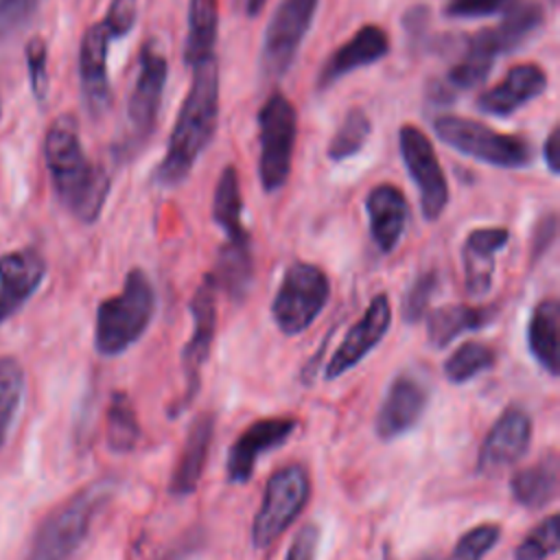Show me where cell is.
<instances>
[{"mask_svg":"<svg viewBox=\"0 0 560 560\" xmlns=\"http://www.w3.org/2000/svg\"><path fill=\"white\" fill-rule=\"evenodd\" d=\"M398 147L402 162L413 179L420 197V210L427 221L442 217L448 203V184L444 171L438 162L431 140L413 125H402L398 129Z\"/></svg>","mask_w":560,"mask_h":560,"instance_id":"obj_9","label":"cell"},{"mask_svg":"<svg viewBox=\"0 0 560 560\" xmlns=\"http://www.w3.org/2000/svg\"><path fill=\"white\" fill-rule=\"evenodd\" d=\"M368 136H370V118L365 116V112L361 107L350 109L343 116L335 136L330 138L328 158L337 160V162L352 158L354 153H359L363 149Z\"/></svg>","mask_w":560,"mask_h":560,"instance_id":"obj_34","label":"cell"},{"mask_svg":"<svg viewBox=\"0 0 560 560\" xmlns=\"http://www.w3.org/2000/svg\"><path fill=\"white\" fill-rule=\"evenodd\" d=\"M219 118V72L214 59L192 68L188 94L179 107L164 160L155 168L160 186L182 184L195 166L201 151L217 131Z\"/></svg>","mask_w":560,"mask_h":560,"instance_id":"obj_2","label":"cell"},{"mask_svg":"<svg viewBox=\"0 0 560 560\" xmlns=\"http://www.w3.org/2000/svg\"><path fill=\"white\" fill-rule=\"evenodd\" d=\"M317 2L319 0H282L273 11L260 50L262 70L267 74L282 77L291 68L298 48L313 24Z\"/></svg>","mask_w":560,"mask_h":560,"instance_id":"obj_10","label":"cell"},{"mask_svg":"<svg viewBox=\"0 0 560 560\" xmlns=\"http://www.w3.org/2000/svg\"><path fill=\"white\" fill-rule=\"evenodd\" d=\"M138 18V0H112L107 13H105V28L114 37H125Z\"/></svg>","mask_w":560,"mask_h":560,"instance_id":"obj_40","label":"cell"},{"mask_svg":"<svg viewBox=\"0 0 560 560\" xmlns=\"http://www.w3.org/2000/svg\"><path fill=\"white\" fill-rule=\"evenodd\" d=\"M547 88V74L536 63H518L492 88L479 94L477 105L492 116H510L525 103L540 96Z\"/></svg>","mask_w":560,"mask_h":560,"instance_id":"obj_20","label":"cell"},{"mask_svg":"<svg viewBox=\"0 0 560 560\" xmlns=\"http://www.w3.org/2000/svg\"><path fill=\"white\" fill-rule=\"evenodd\" d=\"M44 160L57 199L81 223H94L109 195V175L88 160L77 120L57 116L44 138Z\"/></svg>","mask_w":560,"mask_h":560,"instance_id":"obj_1","label":"cell"},{"mask_svg":"<svg viewBox=\"0 0 560 560\" xmlns=\"http://www.w3.org/2000/svg\"><path fill=\"white\" fill-rule=\"evenodd\" d=\"M298 118L291 101L282 92H273L258 112V177L267 192H276L287 184L295 149Z\"/></svg>","mask_w":560,"mask_h":560,"instance_id":"obj_8","label":"cell"},{"mask_svg":"<svg viewBox=\"0 0 560 560\" xmlns=\"http://www.w3.org/2000/svg\"><path fill=\"white\" fill-rule=\"evenodd\" d=\"M545 20V9L538 2H518L508 9L505 18L486 31H479L468 39L466 52L494 63V59L503 52H512L518 48Z\"/></svg>","mask_w":560,"mask_h":560,"instance_id":"obj_17","label":"cell"},{"mask_svg":"<svg viewBox=\"0 0 560 560\" xmlns=\"http://www.w3.org/2000/svg\"><path fill=\"white\" fill-rule=\"evenodd\" d=\"M438 138L455 151L499 168H525L532 164V147L518 136L501 133L477 120L444 114L433 122Z\"/></svg>","mask_w":560,"mask_h":560,"instance_id":"obj_6","label":"cell"},{"mask_svg":"<svg viewBox=\"0 0 560 560\" xmlns=\"http://www.w3.org/2000/svg\"><path fill=\"white\" fill-rule=\"evenodd\" d=\"M392 324V304L385 293H376L363 315L348 328L346 337L326 363V378H339L361 363L387 335Z\"/></svg>","mask_w":560,"mask_h":560,"instance_id":"obj_11","label":"cell"},{"mask_svg":"<svg viewBox=\"0 0 560 560\" xmlns=\"http://www.w3.org/2000/svg\"><path fill=\"white\" fill-rule=\"evenodd\" d=\"M0 114H2V103H0Z\"/></svg>","mask_w":560,"mask_h":560,"instance_id":"obj_47","label":"cell"},{"mask_svg":"<svg viewBox=\"0 0 560 560\" xmlns=\"http://www.w3.org/2000/svg\"><path fill=\"white\" fill-rule=\"evenodd\" d=\"M114 492L116 479L112 477L96 479L77 490L39 523L24 560H72Z\"/></svg>","mask_w":560,"mask_h":560,"instance_id":"obj_3","label":"cell"},{"mask_svg":"<svg viewBox=\"0 0 560 560\" xmlns=\"http://www.w3.org/2000/svg\"><path fill=\"white\" fill-rule=\"evenodd\" d=\"M155 315V291L142 269H131L122 289L96 308L94 348L101 357H118L149 328Z\"/></svg>","mask_w":560,"mask_h":560,"instance_id":"obj_4","label":"cell"},{"mask_svg":"<svg viewBox=\"0 0 560 560\" xmlns=\"http://www.w3.org/2000/svg\"><path fill=\"white\" fill-rule=\"evenodd\" d=\"M558 337H560V306L556 298L540 300L527 324V348L536 363L549 374L558 376Z\"/></svg>","mask_w":560,"mask_h":560,"instance_id":"obj_26","label":"cell"},{"mask_svg":"<svg viewBox=\"0 0 560 560\" xmlns=\"http://www.w3.org/2000/svg\"><path fill=\"white\" fill-rule=\"evenodd\" d=\"M311 497V479L302 464L278 468L262 492L252 521V545L262 551L271 547L302 514Z\"/></svg>","mask_w":560,"mask_h":560,"instance_id":"obj_5","label":"cell"},{"mask_svg":"<svg viewBox=\"0 0 560 560\" xmlns=\"http://www.w3.org/2000/svg\"><path fill=\"white\" fill-rule=\"evenodd\" d=\"M435 289H438V273L435 271H424L411 282V287L407 289V293L402 298V306H400L402 319L407 324H416L420 317H424L427 306H429Z\"/></svg>","mask_w":560,"mask_h":560,"instance_id":"obj_37","label":"cell"},{"mask_svg":"<svg viewBox=\"0 0 560 560\" xmlns=\"http://www.w3.org/2000/svg\"><path fill=\"white\" fill-rule=\"evenodd\" d=\"M558 553V514H549L516 545L514 560H547Z\"/></svg>","mask_w":560,"mask_h":560,"instance_id":"obj_35","label":"cell"},{"mask_svg":"<svg viewBox=\"0 0 560 560\" xmlns=\"http://www.w3.org/2000/svg\"><path fill=\"white\" fill-rule=\"evenodd\" d=\"M26 66H28V79H31V90L37 101L46 98L48 90V50L46 42L42 37H31L26 44Z\"/></svg>","mask_w":560,"mask_h":560,"instance_id":"obj_38","label":"cell"},{"mask_svg":"<svg viewBox=\"0 0 560 560\" xmlns=\"http://www.w3.org/2000/svg\"><path fill=\"white\" fill-rule=\"evenodd\" d=\"M389 50V37L387 33L376 26V24H368L363 28H359L354 33V37L350 42H346L341 48H337L330 59L326 61V66L322 68L319 74V90L328 88L330 83H335L337 79L354 72L357 68L376 63L378 59H383Z\"/></svg>","mask_w":560,"mask_h":560,"instance_id":"obj_24","label":"cell"},{"mask_svg":"<svg viewBox=\"0 0 560 560\" xmlns=\"http://www.w3.org/2000/svg\"><path fill=\"white\" fill-rule=\"evenodd\" d=\"M365 212L370 219V234L383 254H389L400 243L409 208L407 199L394 184H378L365 197Z\"/></svg>","mask_w":560,"mask_h":560,"instance_id":"obj_22","label":"cell"},{"mask_svg":"<svg viewBox=\"0 0 560 560\" xmlns=\"http://www.w3.org/2000/svg\"><path fill=\"white\" fill-rule=\"evenodd\" d=\"M262 4H265V0H245V11H247V15H249V18H256V15L260 13Z\"/></svg>","mask_w":560,"mask_h":560,"instance_id":"obj_45","label":"cell"},{"mask_svg":"<svg viewBox=\"0 0 560 560\" xmlns=\"http://www.w3.org/2000/svg\"><path fill=\"white\" fill-rule=\"evenodd\" d=\"M494 365V350L481 341H464L455 352L444 361V376L455 383H468L481 372Z\"/></svg>","mask_w":560,"mask_h":560,"instance_id":"obj_33","label":"cell"},{"mask_svg":"<svg viewBox=\"0 0 560 560\" xmlns=\"http://www.w3.org/2000/svg\"><path fill=\"white\" fill-rule=\"evenodd\" d=\"M298 420L291 416L260 418L252 422L230 446L225 457V477L230 483H247L256 470L258 457L267 451L282 446L293 431Z\"/></svg>","mask_w":560,"mask_h":560,"instance_id":"obj_13","label":"cell"},{"mask_svg":"<svg viewBox=\"0 0 560 560\" xmlns=\"http://www.w3.org/2000/svg\"><path fill=\"white\" fill-rule=\"evenodd\" d=\"M109 31L103 22L92 24L79 50V77L85 107L92 116H101L109 107V79H107V48H109Z\"/></svg>","mask_w":560,"mask_h":560,"instance_id":"obj_19","label":"cell"},{"mask_svg":"<svg viewBox=\"0 0 560 560\" xmlns=\"http://www.w3.org/2000/svg\"><path fill=\"white\" fill-rule=\"evenodd\" d=\"M512 0H448L444 7V13L448 18H483L492 15L501 9H505Z\"/></svg>","mask_w":560,"mask_h":560,"instance_id":"obj_41","label":"cell"},{"mask_svg":"<svg viewBox=\"0 0 560 560\" xmlns=\"http://www.w3.org/2000/svg\"><path fill=\"white\" fill-rule=\"evenodd\" d=\"M501 525L481 523L459 536L446 560H483L499 542Z\"/></svg>","mask_w":560,"mask_h":560,"instance_id":"obj_36","label":"cell"},{"mask_svg":"<svg viewBox=\"0 0 560 560\" xmlns=\"http://www.w3.org/2000/svg\"><path fill=\"white\" fill-rule=\"evenodd\" d=\"M46 278V260L33 247L0 256V324L13 317Z\"/></svg>","mask_w":560,"mask_h":560,"instance_id":"obj_18","label":"cell"},{"mask_svg":"<svg viewBox=\"0 0 560 560\" xmlns=\"http://www.w3.org/2000/svg\"><path fill=\"white\" fill-rule=\"evenodd\" d=\"M497 317L494 306L446 304L433 311L427 319V337L433 348H446L453 339L468 330L486 328Z\"/></svg>","mask_w":560,"mask_h":560,"instance_id":"obj_25","label":"cell"},{"mask_svg":"<svg viewBox=\"0 0 560 560\" xmlns=\"http://www.w3.org/2000/svg\"><path fill=\"white\" fill-rule=\"evenodd\" d=\"M24 398V370L13 357H0V446L7 442Z\"/></svg>","mask_w":560,"mask_h":560,"instance_id":"obj_32","label":"cell"},{"mask_svg":"<svg viewBox=\"0 0 560 560\" xmlns=\"http://www.w3.org/2000/svg\"><path fill=\"white\" fill-rule=\"evenodd\" d=\"M166 70L168 68L164 55L155 48L153 42H147L140 50L138 77L127 107L133 136L140 140H144L153 131L166 83Z\"/></svg>","mask_w":560,"mask_h":560,"instance_id":"obj_16","label":"cell"},{"mask_svg":"<svg viewBox=\"0 0 560 560\" xmlns=\"http://www.w3.org/2000/svg\"><path fill=\"white\" fill-rule=\"evenodd\" d=\"M420 560H435V558H431V556H427V558H420Z\"/></svg>","mask_w":560,"mask_h":560,"instance_id":"obj_46","label":"cell"},{"mask_svg":"<svg viewBox=\"0 0 560 560\" xmlns=\"http://www.w3.org/2000/svg\"><path fill=\"white\" fill-rule=\"evenodd\" d=\"M39 0H0V39L18 33L37 11Z\"/></svg>","mask_w":560,"mask_h":560,"instance_id":"obj_39","label":"cell"},{"mask_svg":"<svg viewBox=\"0 0 560 560\" xmlns=\"http://www.w3.org/2000/svg\"><path fill=\"white\" fill-rule=\"evenodd\" d=\"M510 241L505 228H477L472 230L462 247L464 260V284L475 298L486 295L494 278V258Z\"/></svg>","mask_w":560,"mask_h":560,"instance_id":"obj_23","label":"cell"},{"mask_svg":"<svg viewBox=\"0 0 560 560\" xmlns=\"http://www.w3.org/2000/svg\"><path fill=\"white\" fill-rule=\"evenodd\" d=\"M427 405L429 387L424 381L411 372L396 374L376 411V435L383 442H392L409 433L424 416Z\"/></svg>","mask_w":560,"mask_h":560,"instance_id":"obj_12","label":"cell"},{"mask_svg":"<svg viewBox=\"0 0 560 560\" xmlns=\"http://www.w3.org/2000/svg\"><path fill=\"white\" fill-rule=\"evenodd\" d=\"M217 284L208 273L190 300L192 332L182 350V365L186 374V402L195 398L201 381V368L208 361L217 335Z\"/></svg>","mask_w":560,"mask_h":560,"instance_id":"obj_14","label":"cell"},{"mask_svg":"<svg viewBox=\"0 0 560 560\" xmlns=\"http://www.w3.org/2000/svg\"><path fill=\"white\" fill-rule=\"evenodd\" d=\"M558 129H551V133L547 136L545 140V147H542V158L549 166L551 173H558Z\"/></svg>","mask_w":560,"mask_h":560,"instance_id":"obj_44","label":"cell"},{"mask_svg":"<svg viewBox=\"0 0 560 560\" xmlns=\"http://www.w3.org/2000/svg\"><path fill=\"white\" fill-rule=\"evenodd\" d=\"M532 442V418L521 407H505L486 433L477 468L479 472H499L516 464L529 448Z\"/></svg>","mask_w":560,"mask_h":560,"instance_id":"obj_15","label":"cell"},{"mask_svg":"<svg viewBox=\"0 0 560 560\" xmlns=\"http://www.w3.org/2000/svg\"><path fill=\"white\" fill-rule=\"evenodd\" d=\"M553 238H556V214H547L534 228L532 258L536 260L540 254H545L549 249V245L553 243Z\"/></svg>","mask_w":560,"mask_h":560,"instance_id":"obj_43","label":"cell"},{"mask_svg":"<svg viewBox=\"0 0 560 560\" xmlns=\"http://www.w3.org/2000/svg\"><path fill=\"white\" fill-rule=\"evenodd\" d=\"M512 497L527 510H540L558 494V457L549 453L527 468H521L510 481Z\"/></svg>","mask_w":560,"mask_h":560,"instance_id":"obj_27","label":"cell"},{"mask_svg":"<svg viewBox=\"0 0 560 560\" xmlns=\"http://www.w3.org/2000/svg\"><path fill=\"white\" fill-rule=\"evenodd\" d=\"M219 28V0H190L188 31L184 42V63L197 68L214 59V42Z\"/></svg>","mask_w":560,"mask_h":560,"instance_id":"obj_28","label":"cell"},{"mask_svg":"<svg viewBox=\"0 0 560 560\" xmlns=\"http://www.w3.org/2000/svg\"><path fill=\"white\" fill-rule=\"evenodd\" d=\"M243 199L238 186V173L234 166H225L214 188L212 219L225 232V241H249L243 228Z\"/></svg>","mask_w":560,"mask_h":560,"instance_id":"obj_30","label":"cell"},{"mask_svg":"<svg viewBox=\"0 0 560 560\" xmlns=\"http://www.w3.org/2000/svg\"><path fill=\"white\" fill-rule=\"evenodd\" d=\"M319 542V529L315 523H306L298 529L284 560H315Z\"/></svg>","mask_w":560,"mask_h":560,"instance_id":"obj_42","label":"cell"},{"mask_svg":"<svg viewBox=\"0 0 560 560\" xmlns=\"http://www.w3.org/2000/svg\"><path fill=\"white\" fill-rule=\"evenodd\" d=\"M330 298V280L317 265L298 260L284 269L271 302V317L287 337L304 332L324 311Z\"/></svg>","mask_w":560,"mask_h":560,"instance_id":"obj_7","label":"cell"},{"mask_svg":"<svg viewBox=\"0 0 560 560\" xmlns=\"http://www.w3.org/2000/svg\"><path fill=\"white\" fill-rule=\"evenodd\" d=\"M217 289H223L234 302L247 295L254 278V260L249 241H225L217 256V267L210 273Z\"/></svg>","mask_w":560,"mask_h":560,"instance_id":"obj_29","label":"cell"},{"mask_svg":"<svg viewBox=\"0 0 560 560\" xmlns=\"http://www.w3.org/2000/svg\"><path fill=\"white\" fill-rule=\"evenodd\" d=\"M140 440V424L125 392H114L105 416V442L114 453H129Z\"/></svg>","mask_w":560,"mask_h":560,"instance_id":"obj_31","label":"cell"},{"mask_svg":"<svg viewBox=\"0 0 560 560\" xmlns=\"http://www.w3.org/2000/svg\"><path fill=\"white\" fill-rule=\"evenodd\" d=\"M214 420H217L214 413L203 411L190 422L182 453L177 457V464H175L171 481H168L171 497L184 499L197 490L201 472L206 468L210 444L214 438Z\"/></svg>","mask_w":560,"mask_h":560,"instance_id":"obj_21","label":"cell"}]
</instances>
